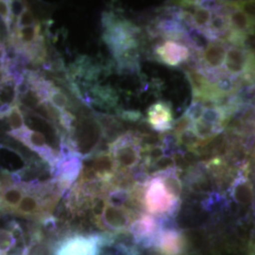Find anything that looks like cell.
Segmentation results:
<instances>
[{
  "label": "cell",
  "instance_id": "obj_27",
  "mask_svg": "<svg viewBox=\"0 0 255 255\" xmlns=\"http://www.w3.org/2000/svg\"><path fill=\"white\" fill-rule=\"evenodd\" d=\"M121 119H125L127 121L136 122L142 119V115L136 111H122L120 114Z\"/></svg>",
  "mask_w": 255,
  "mask_h": 255
},
{
  "label": "cell",
  "instance_id": "obj_25",
  "mask_svg": "<svg viewBox=\"0 0 255 255\" xmlns=\"http://www.w3.org/2000/svg\"><path fill=\"white\" fill-rule=\"evenodd\" d=\"M204 110H205V106L202 103H201V102H194L190 105V107L186 110L184 115L191 119L192 122L194 123V122L201 119Z\"/></svg>",
  "mask_w": 255,
  "mask_h": 255
},
{
  "label": "cell",
  "instance_id": "obj_11",
  "mask_svg": "<svg viewBox=\"0 0 255 255\" xmlns=\"http://www.w3.org/2000/svg\"><path fill=\"white\" fill-rule=\"evenodd\" d=\"M147 122L159 132H166L172 129L174 121L170 105L164 101L152 104L147 110Z\"/></svg>",
  "mask_w": 255,
  "mask_h": 255
},
{
  "label": "cell",
  "instance_id": "obj_28",
  "mask_svg": "<svg viewBox=\"0 0 255 255\" xmlns=\"http://www.w3.org/2000/svg\"><path fill=\"white\" fill-rule=\"evenodd\" d=\"M8 79L9 77L6 71L5 65H0V86H2L5 82H7Z\"/></svg>",
  "mask_w": 255,
  "mask_h": 255
},
{
  "label": "cell",
  "instance_id": "obj_8",
  "mask_svg": "<svg viewBox=\"0 0 255 255\" xmlns=\"http://www.w3.org/2000/svg\"><path fill=\"white\" fill-rule=\"evenodd\" d=\"M98 221L101 228L118 233L127 231L132 223L131 213L126 207H119L110 203H107L102 216Z\"/></svg>",
  "mask_w": 255,
  "mask_h": 255
},
{
  "label": "cell",
  "instance_id": "obj_15",
  "mask_svg": "<svg viewBox=\"0 0 255 255\" xmlns=\"http://www.w3.org/2000/svg\"><path fill=\"white\" fill-rule=\"evenodd\" d=\"M230 31L236 35L243 37L249 34L255 27V22L249 15L236 5V9H231L227 14Z\"/></svg>",
  "mask_w": 255,
  "mask_h": 255
},
{
  "label": "cell",
  "instance_id": "obj_7",
  "mask_svg": "<svg viewBox=\"0 0 255 255\" xmlns=\"http://www.w3.org/2000/svg\"><path fill=\"white\" fill-rule=\"evenodd\" d=\"M153 248L159 255H183L186 241L182 231L173 226L162 227Z\"/></svg>",
  "mask_w": 255,
  "mask_h": 255
},
{
  "label": "cell",
  "instance_id": "obj_20",
  "mask_svg": "<svg viewBox=\"0 0 255 255\" xmlns=\"http://www.w3.org/2000/svg\"><path fill=\"white\" fill-rule=\"evenodd\" d=\"M47 101H49L57 109L61 110V111H65L68 107L67 97L61 89L54 86V84L48 90Z\"/></svg>",
  "mask_w": 255,
  "mask_h": 255
},
{
  "label": "cell",
  "instance_id": "obj_1",
  "mask_svg": "<svg viewBox=\"0 0 255 255\" xmlns=\"http://www.w3.org/2000/svg\"><path fill=\"white\" fill-rule=\"evenodd\" d=\"M142 203L146 212L156 219H170L178 212L181 200L174 198L155 174L143 185Z\"/></svg>",
  "mask_w": 255,
  "mask_h": 255
},
{
  "label": "cell",
  "instance_id": "obj_18",
  "mask_svg": "<svg viewBox=\"0 0 255 255\" xmlns=\"http://www.w3.org/2000/svg\"><path fill=\"white\" fill-rule=\"evenodd\" d=\"M6 120L10 128L9 131H18L26 127L24 116L22 114V110L19 106L18 102L16 104H14L13 106H11V108L6 117Z\"/></svg>",
  "mask_w": 255,
  "mask_h": 255
},
{
  "label": "cell",
  "instance_id": "obj_16",
  "mask_svg": "<svg viewBox=\"0 0 255 255\" xmlns=\"http://www.w3.org/2000/svg\"><path fill=\"white\" fill-rule=\"evenodd\" d=\"M231 195L238 204L249 205L254 201V189L251 182L240 174L232 184Z\"/></svg>",
  "mask_w": 255,
  "mask_h": 255
},
{
  "label": "cell",
  "instance_id": "obj_13",
  "mask_svg": "<svg viewBox=\"0 0 255 255\" xmlns=\"http://www.w3.org/2000/svg\"><path fill=\"white\" fill-rule=\"evenodd\" d=\"M27 184H12L2 189L0 193V209L13 213L23 197L29 191Z\"/></svg>",
  "mask_w": 255,
  "mask_h": 255
},
{
  "label": "cell",
  "instance_id": "obj_22",
  "mask_svg": "<svg viewBox=\"0 0 255 255\" xmlns=\"http://www.w3.org/2000/svg\"><path fill=\"white\" fill-rule=\"evenodd\" d=\"M177 139H178L179 145L186 146L190 149L196 148L200 145V142H201V139L196 135V133L192 130V128L177 135Z\"/></svg>",
  "mask_w": 255,
  "mask_h": 255
},
{
  "label": "cell",
  "instance_id": "obj_14",
  "mask_svg": "<svg viewBox=\"0 0 255 255\" xmlns=\"http://www.w3.org/2000/svg\"><path fill=\"white\" fill-rule=\"evenodd\" d=\"M92 169L98 178L104 182H110L118 172L115 159L110 151L98 153L93 161Z\"/></svg>",
  "mask_w": 255,
  "mask_h": 255
},
{
  "label": "cell",
  "instance_id": "obj_21",
  "mask_svg": "<svg viewBox=\"0 0 255 255\" xmlns=\"http://www.w3.org/2000/svg\"><path fill=\"white\" fill-rule=\"evenodd\" d=\"M16 243L15 236L7 230L0 229V255H7Z\"/></svg>",
  "mask_w": 255,
  "mask_h": 255
},
{
  "label": "cell",
  "instance_id": "obj_3",
  "mask_svg": "<svg viewBox=\"0 0 255 255\" xmlns=\"http://www.w3.org/2000/svg\"><path fill=\"white\" fill-rule=\"evenodd\" d=\"M8 134L22 142L32 151L38 153L40 157L52 166H57L63 160L60 152L48 146L46 144V138L39 131L25 127L18 131H9Z\"/></svg>",
  "mask_w": 255,
  "mask_h": 255
},
{
  "label": "cell",
  "instance_id": "obj_4",
  "mask_svg": "<svg viewBox=\"0 0 255 255\" xmlns=\"http://www.w3.org/2000/svg\"><path fill=\"white\" fill-rule=\"evenodd\" d=\"M128 230L135 244L143 248H153L162 231V224L160 219L143 215L132 221Z\"/></svg>",
  "mask_w": 255,
  "mask_h": 255
},
{
  "label": "cell",
  "instance_id": "obj_19",
  "mask_svg": "<svg viewBox=\"0 0 255 255\" xmlns=\"http://www.w3.org/2000/svg\"><path fill=\"white\" fill-rule=\"evenodd\" d=\"M196 5H198V4H196ZM212 16H213L212 10L198 5V8L195 9L194 13H193L194 27L201 29L202 31L205 30L209 26Z\"/></svg>",
  "mask_w": 255,
  "mask_h": 255
},
{
  "label": "cell",
  "instance_id": "obj_2",
  "mask_svg": "<svg viewBox=\"0 0 255 255\" xmlns=\"http://www.w3.org/2000/svg\"><path fill=\"white\" fill-rule=\"evenodd\" d=\"M118 171L122 174L132 170L139 164L142 155L140 139L132 133H126L117 138L109 145Z\"/></svg>",
  "mask_w": 255,
  "mask_h": 255
},
{
  "label": "cell",
  "instance_id": "obj_24",
  "mask_svg": "<svg viewBox=\"0 0 255 255\" xmlns=\"http://www.w3.org/2000/svg\"><path fill=\"white\" fill-rule=\"evenodd\" d=\"M192 125H193V122L191 119H189L187 116L183 115L181 119L174 121L173 128H172L174 134L177 136L188 129H191Z\"/></svg>",
  "mask_w": 255,
  "mask_h": 255
},
{
  "label": "cell",
  "instance_id": "obj_26",
  "mask_svg": "<svg viewBox=\"0 0 255 255\" xmlns=\"http://www.w3.org/2000/svg\"><path fill=\"white\" fill-rule=\"evenodd\" d=\"M27 4H26V2H24V1H19V0L9 1V8H10L11 19H12V23L14 25H15L16 20L24 12V10L27 9Z\"/></svg>",
  "mask_w": 255,
  "mask_h": 255
},
{
  "label": "cell",
  "instance_id": "obj_9",
  "mask_svg": "<svg viewBox=\"0 0 255 255\" xmlns=\"http://www.w3.org/2000/svg\"><path fill=\"white\" fill-rule=\"evenodd\" d=\"M155 54L161 63L170 66H178L189 59L190 50L182 43L168 40L156 47Z\"/></svg>",
  "mask_w": 255,
  "mask_h": 255
},
{
  "label": "cell",
  "instance_id": "obj_17",
  "mask_svg": "<svg viewBox=\"0 0 255 255\" xmlns=\"http://www.w3.org/2000/svg\"><path fill=\"white\" fill-rule=\"evenodd\" d=\"M223 128L221 126H215L209 124L202 119H200L193 123L192 130L196 133V135L201 139V141L209 140L211 138L219 134Z\"/></svg>",
  "mask_w": 255,
  "mask_h": 255
},
{
  "label": "cell",
  "instance_id": "obj_23",
  "mask_svg": "<svg viewBox=\"0 0 255 255\" xmlns=\"http://www.w3.org/2000/svg\"><path fill=\"white\" fill-rule=\"evenodd\" d=\"M38 21L34 17V14L32 10L27 5V9L24 10V12L19 16L18 19L15 22V28L16 29H21L24 27H31L35 25Z\"/></svg>",
  "mask_w": 255,
  "mask_h": 255
},
{
  "label": "cell",
  "instance_id": "obj_6",
  "mask_svg": "<svg viewBox=\"0 0 255 255\" xmlns=\"http://www.w3.org/2000/svg\"><path fill=\"white\" fill-rule=\"evenodd\" d=\"M103 239L98 236L69 237L59 247L56 255H100Z\"/></svg>",
  "mask_w": 255,
  "mask_h": 255
},
{
  "label": "cell",
  "instance_id": "obj_5",
  "mask_svg": "<svg viewBox=\"0 0 255 255\" xmlns=\"http://www.w3.org/2000/svg\"><path fill=\"white\" fill-rule=\"evenodd\" d=\"M227 53V47L219 42L210 43L200 56V62L202 66V72L210 82H216L222 75L219 72L224 65Z\"/></svg>",
  "mask_w": 255,
  "mask_h": 255
},
{
  "label": "cell",
  "instance_id": "obj_10",
  "mask_svg": "<svg viewBox=\"0 0 255 255\" xmlns=\"http://www.w3.org/2000/svg\"><path fill=\"white\" fill-rule=\"evenodd\" d=\"M251 62V53L241 46H231L227 49L224 62L225 74L237 79L248 72Z\"/></svg>",
  "mask_w": 255,
  "mask_h": 255
},
{
  "label": "cell",
  "instance_id": "obj_12",
  "mask_svg": "<svg viewBox=\"0 0 255 255\" xmlns=\"http://www.w3.org/2000/svg\"><path fill=\"white\" fill-rule=\"evenodd\" d=\"M30 190V189H29ZM46 204L41 196L36 193L27 192V194L23 197L20 201L18 206L14 210L13 214L17 215L19 217H27V218H33L42 216L46 210Z\"/></svg>",
  "mask_w": 255,
  "mask_h": 255
}]
</instances>
